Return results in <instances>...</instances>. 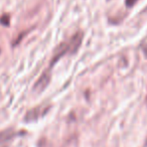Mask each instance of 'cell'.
I'll return each instance as SVG.
<instances>
[{
  "instance_id": "52a82bcc",
  "label": "cell",
  "mask_w": 147,
  "mask_h": 147,
  "mask_svg": "<svg viewBox=\"0 0 147 147\" xmlns=\"http://www.w3.org/2000/svg\"><path fill=\"white\" fill-rule=\"evenodd\" d=\"M146 104H147V96H146Z\"/></svg>"
},
{
  "instance_id": "3957f363",
  "label": "cell",
  "mask_w": 147,
  "mask_h": 147,
  "mask_svg": "<svg viewBox=\"0 0 147 147\" xmlns=\"http://www.w3.org/2000/svg\"><path fill=\"white\" fill-rule=\"evenodd\" d=\"M51 69L49 67V69H47L45 71H43L42 75L39 77L38 80L35 82L34 86H33V91L36 93H41L47 86H49V82H51Z\"/></svg>"
},
{
  "instance_id": "8992f818",
  "label": "cell",
  "mask_w": 147,
  "mask_h": 147,
  "mask_svg": "<svg viewBox=\"0 0 147 147\" xmlns=\"http://www.w3.org/2000/svg\"><path fill=\"white\" fill-rule=\"evenodd\" d=\"M138 0H126V5L128 7H132Z\"/></svg>"
},
{
  "instance_id": "7a4b0ae2",
  "label": "cell",
  "mask_w": 147,
  "mask_h": 147,
  "mask_svg": "<svg viewBox=\"0 0 147 147\" xmlns=\"http://www.w3.org/2000/svg\"><path fill=\"white\" fill-rule=\"evenodd\" d=\"M49 110V105H39V106L32 108L25 114L24 121L25 122H33V121L38 120L40 117L45 116Z\"/></svg>"
},
{
  "instance_id": "5b68a950",
  "label": "cell",
  "mask_w": 147,
  "mask_h": 147,
  "mask_svg": "<svg viewBox=\"0 0 147 147\" xmlns=\"http://www.w3.org/2000/svg\"><path fill=\"white\" fill-rule=\"evenodd\" d=\"M0 22L2 23V24H4V25H8L9 24V16H7V15H4L2 18L0 19Z\"/></svg>"
},
{
  "instance_id": "277c9868",
  "label": "cell",
  "mask_w": 147,
  "mask_h": 147,
  "mask_svg": "<svg viewBox=\"0 0 147 147\" xmlns=\"http://www.w3.org/2000/svg\"><path fill=\"white\" fill-rule=\"evenodd\" d=\"M15 135H16V132L11 130V129H8V130L0 132V143L6 142V141L10 140V139H12Z\"/></svg>"
},
{
  "instance_id": "6da1fadb",
  "label": "cell",
  "mask_w": 147,
  "mask_h": 147,
  "mask_svg": "<svg viewBox=\"0 0 147 147\" xmlns=\"http://www.w3.org/2000/svg\"><path fill=\"white\" fill-rule=\"evenodd\" d=\"M83 32L79 31V32L75 33L71 38L67 41L61 43L57 49H55V53L51 57V67L61 57H63V55H67V53H75L79 49V47H81V43L83 41Z\"/></svg>"
}]
</instances>
